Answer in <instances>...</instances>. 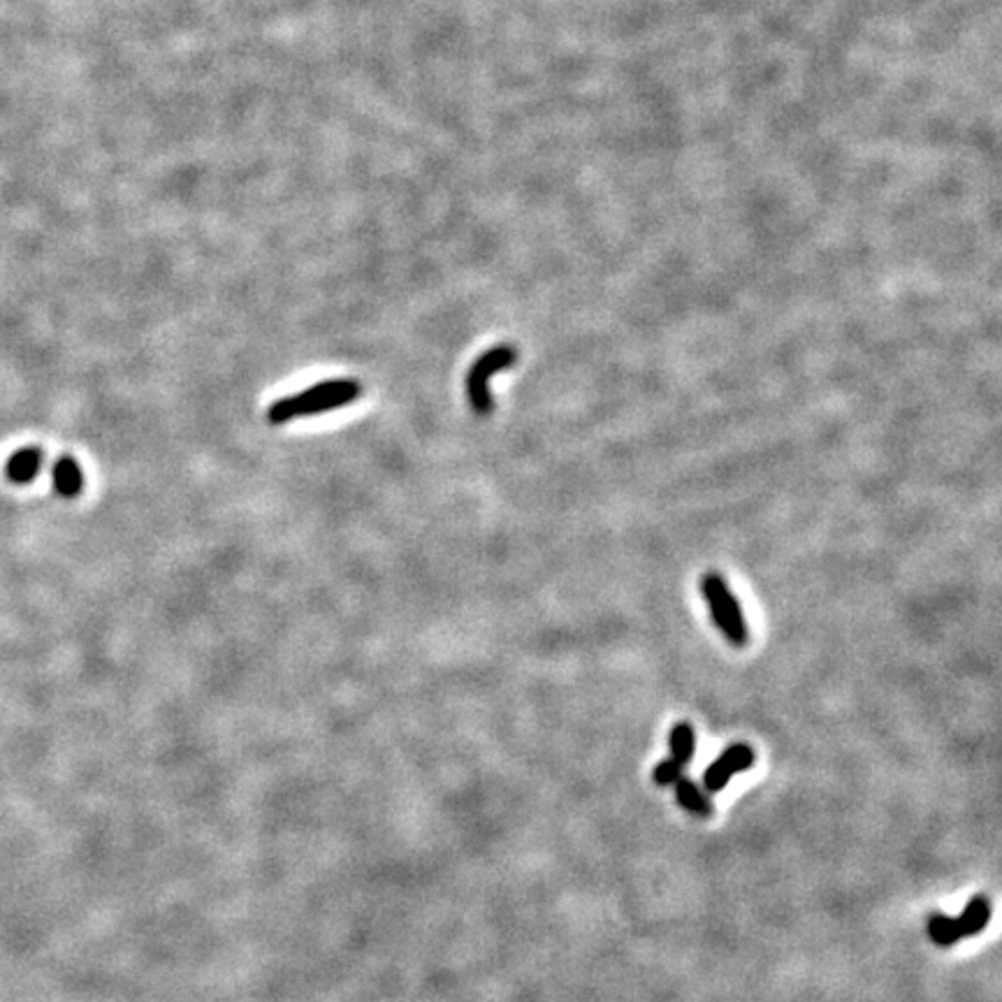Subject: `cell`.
Here are the masks:
<instances>
[{
    "instance_id": "277c9868",
    "label": "cell",
    "mask_w": 1002,
    "mask_h": 1002,
    "mask_svg": "<svg viewBox=\"0 0 1002 1002\" xmlns=\"http://www.w3.org/2000/svg\"><path fill=\"white\" fill-rule=\"evenodd\" d=\"M989 921H991V900L987 896H974L963 907L961 917L951 919L947 915L936 913L928 917L926 928H928V938L934 940L938 947L947 949L963 938L980 936L982 930L989 926Z\"/></svg>"
},
{
    "instance_id": "6da1fadb",
    "label": "cell",
    "mask_w": 1002,
    "mask_h": 1002,
    "mask_svg": "<svg viewBox=\"0 0 1002 1002\" xmlns=\"http://www.w3.org/2000/svg\"><path fill=\"white\" fill-rule=\"evenodd\" d=\"M362 394V386L351 379H337V381H323L305 392L291 394V398L278 400L270 407L267 411V421L272 425H284L288 421H295V418H307V415H318V413H328L335 409H341L346 404L356 402Z\"/></svg>"
},
{
    "instance_id": "8992f818",
    "label": "cell",
    "mask_w": 1002,
    "mask_h": 1002,
    "mask_svg": "<svg viewBox=\"0 0 1002 1002\" xmlns=\"http://www.w3.org/2000/svg\"><path fill=\"white\" fill-rule=\"evenodd\" d=\"M52 478H54V491L61 497H67V499L77 497L82 493V487H84L82 467L77 464V460H73V457L56 460L54 470H52Z\"/></svg>"
},
{
    "instance_id": "3957f363",
    "label": "cell",
    "mask_w": 1002,
    "mask_h": 1002,
    "mask_svg": "<svg viewBox=\"0 0 1002 1002\" xmlns=\"http://www.w3.org/2000/svg\"><path fill=\"white\" fill-rule=\"evenodd\" d=\"M518 362V351L508 344H499L487 348L485 354L478 356V360L472 365L470 375H467V398L476 415H491L495 400L491 392V379L499 371L510 369Z\"/></svg>"
},
{
    "instance_id": "52a82bcc",
    "label": "cell",
    "mask_w": 1002,
    "mask_h": 1002,
    "mask_svg": "<svg viewBox=\"0 0 1002 1002\" xmlns=\"http://www.w3.org/2000/svg\"><path fill=\"white\" fill-rule=\"evenodd\" d=\"M42 451L40 449H21L17 451L10 462H8V478L14 481V483H21V485H27L31 483L40 470H42Z\"/></svg>"
},
{
    "instance_id": "7a4b0ae2",
    "label": "cell",
    "mask_w": 1002,
    "mask_h": 1002,
    "mask_svg": "<svg viewBox=\"0 0 1002 1002\" xmlns=\"http://www.w3.org/2000/svg\"><path fill=\"white\" fill-rule=\"evenodd\" d=\"M702 594L710 609V618L715 626L719 629V634L725 636L734 647H745L750 643V624L745 620V613L740 609V603L729 588V582L725 576L717 571H708L702 576Z\"/></svg>"
},
{
    "instance_id": "30bf717a",
    "label": "cell",
    "mask_w": 1002,
    "mask_h": 1002,
    "mask_svg": "<svg viewBox=\"0 0 1002 1002\" xmlns=\"http://www.w3.org/2000/svg\"><path fill=\"white\" fill-rule=\"evenodd\" d=\"M683 776V766L681 763H675L671 757L662 759L657 766H655V771H652V778H655V782L660 787H671L681 780Z\"/></svg>"
},
{
    "instance_id": "5b68a950",
    "label": "cell",
    "mask_w": 1002,
    "mask_h": 1002,
    "mask_svg": "<svg viewBox=\"0 0 1002 1002\" xmlns=\"http://www.w3.org/2000/svg\"><path fill=\"white\" fill-rule=\"evenodd\" d=\"M755 761H757V755L748 742L729 745V748L704 771V778H702L704 789L708 791V794H719V791H725V787L731 782V778L736 773L750 771Z\"/></svg>"
},
{
    "instance_id": "ba28073f",
    "label": "cell",
    "mask_w": 1002,
    "mask_h": 1002,
    "mask_svg": "<svg viewBox=\"0 0 1002 1002\" xmlns=\"http://www.w3.org/2000/svg\"><path fill=\"white\" fill-rule=\"evenodd\" d=\"M673 787H675V799H678L683 810L696 814V818H706V820L710 818V814H713L710 799L689 778L681 776V780L675 782Z\"/></svg>"
},
{
    "instance_id": "9c48e42d",
    "label": "cell",
    "mask_w": 1002,
    "mask_h": 1002,
    "mask_svg": "<svg viewBox=\"0 0 1002 1002\" xmlns=\"http://www.w3.org/2000/svg\"><path fill=\"white\" fill-rule=\"evenodd\" d=\"M668 748H671V759L675 763H681L683 768L692 763L694 752H696V734L689 721H678L668 734Z\"/></svg>"
}]
</instances>
